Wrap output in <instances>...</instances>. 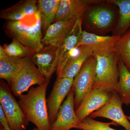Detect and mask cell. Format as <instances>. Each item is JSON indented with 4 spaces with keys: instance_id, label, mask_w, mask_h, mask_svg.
Masks as SVG:
<instances>
[{
    "instance_id": "cell-1",
    "label": "cell",
    "mask_w": 130,
    "mask_h": 130,
    "mask_svg": "<svg viewBox=\"0 0 130 130\" xmlns=\"http://www.w3.org/2000/svg\"><path fill=\"white\" fill-rule=\"evenodd\" d=\"M82 17L84 30L106 36L116 30L118 23V8L110 0H98L86 7Z\"/></svg>"
},
{
    "instance_id": "cell-2",
    "label": "cell",
    "mask_w": 130,
    "mask_h": 130,
    "mask_svg": "<svg viewBox=\"0 0 130 130\" xmlns=\"http://www.w3.org/2000/svg\"><path fill=\"white\" fill-rule=\"evenodd\" d=\"M49 82L33 87L18 97L19 105L26 119L41 130H51L46 94Z\"/></svg>"
},
{
    "instance_id": "cell-3",
    "label": "cell",
    "mask_w": 130,
    "mask_h": 130,
    "mask_svg": "<svg viewBox=\"0 0 130 130\" xmlns=\"http://www.w3.org/2000/svg\"><path fill=\"white\" fill-rule=\"evenodd\" d=\"M36 22L29 26L21 21H7L5 30L8 36L18 40L33 54L40 51L44 46L42 43L41 19L39 11L36 14Z\"/></svg>"
},
{
    "instance_id": "cell-4",
    "label": "cell",
    "mask_w": 130,
    "mask_h": 130,
    "mask_svg": "<svg viewBox=\"0 0 130 130\" xmlns=\"http://www.w3.org/2000/svg\"><path fill=\"white\" fill-rule=\"evenodd\" d=\"M94 55L96 75L93 87L105 88L118 94L119 59L117 54L113 51L101 56Z\"/></svg>"
},
{
    "instance_id": "cell-5",
    "label": "cell",
    "mask_w": 130,
    "mask_h": 130,
    "mask_svg": "<svg viewBox=\"0 0 130 130\" xmlns=\"http://www.w3.org/2000/svg\"><path fill=\"white\" fill-rule=\"evenodd\" d=\"M0 104L11 130H24L29 122L7 84L1 81Z\"/></svg>"
},
{
    "instance_id": "cell-6",
    "label": "cell",
    "mask_w": 130,
    "mask_h": 130,
    "mask_svg": "<svg viewBox=\"0 0 130 130\" xmlns=\"http://www.w3.org/2000/svg\"><path fill=\"white\" fill-rule=\"evenodd\" d=\"M96 58L92 54L73 79L72 87L74 91V105L76 109L93 89L96 75Z\"/></svg>"
},
{
    "instance_id": "cell-7",
    "label": "cell",
    "mask_w": 130,
    "mask_h": 130,
    "mask_svg": "<svg viewBox=\"0 0 130 130\" xmlns=\"http://www.w3.org/2000/svg\"><path fill=\"white\" fill-rule=\"evenodd\" d=\"M31 58H27L23 67L10 85L12 93L17 97L28 91L33 85L38 86L48 82L39 71Z\"/></svg>"
},
{
    "instance_id": "cell-8",
    "label": "cell",
    "mask_w": 130,
    "mask_h": 130,
    "mask_svg": "<svg viewBox=\"0 0 130 130\" xmlns=\"http://www.w3.org/2000/svg\"><path fill=\"white\" fill-rule=\"evenodd\" d=\"M113 93L108 89L93 87L75 110L79 121L81 122L106 105L109 101Z\"/></svg>"
},
{
    "instance_id": "cell-9",
    "label": "cell",
    "mask_w": 130,
    "mask_h": 130,
    "mask_svg": "<svg viewBox=\"0 0 130 130\" xmlns=\"http://www.w3.org/2000/svg\"><path fill=\"white\" fill-rule=\"evenodd\" d=\"M60 50L61 47L44 46L40 51L33 54L31 58L47 82H50L52 75L56 71Z\"/></svg>"
},
{
    "instance_id": "cell-10",
    "label": "cell",
    "mask_w": 130,
    "mask_h": 130,
    "mask_svg": "<svg viewBox=\"0 0 130 130\" xmlns=\"http://www.w3.org/2000/svg\"><path fill=\"white\" fill-rule=\"evenodd\" d=\"M82 15L77 18L72 29L61 47L59 62L56 71L57 77L61 75L73 51L78 47L82 39L84 30L82 26Z\"/></svg>"
},
{
    "instance_id": "cell-11",
    "label": "cell",
    "mask_w": 130,
    "mask_h": 130,
    "mask_svg": "<svg viewBox=\"0 0 130 130\" xmlns=\"http://www.w3.org/2000/svg\"><path fill=\"white\" fill-rule=\"evenodd\" d=\"M122 105L119 94L113 92L106 105L89 116L93 119L101 117L109 119L123 126L126 130H130V122L123 112Z\"/></svg>"
},
{
    "instance_id": "cell-12",
    "label": "cell",
    "mask_w": 130,
    "mask_h": 130,
    "mask_svg": "<svg viewBox=\"0 0 130 130\" xmlns=\"http://www.w3.org/2000/svg\"><path fill=\"white\" fill-rule=\"evenodd\" d=\"M73 79L67 78H57L51 93L47 100L49 118L51 125L56 116L63 101L72 88Z\"/></svg>"
},
{
    "instance_id": "cell-13",
    "label": "cell",
    "mask_w": 130,
    "mask_h": 130,
    "mask_svg": "<svg viewBox=\"0 0 130 130\" xmlns=\"http://www.w3.org/2000/svg\"><path fill=\"white\" fill-rule=\"evenodd\" d=\"M121 37L118 36H99L83 30L81 41L78 47L88 49L94 55H104L115 51L116 43Z\"/></svg>"
},
{
    "instance_id": "cell-14",
    "label": "cell",
    "mask_w": 130,
    "mask_h": 130,
    "mask_svg": "<svg viewBox=\"0 0 130 130\" xmlns=\"http://www.w3.org/2000/svg\"><path fill=\"white\" fill-rule=\"evenodd\" d=\"M74 93L72 87L61 106L51 130H70L80 123L74 110Z\"/></svg>"
},
{
    "instance_id": "cell-15",
    "label": "cell",
    "mask_w": 130,
    "mask_h": 130,
    "mask_svg": "<svg viewBox=\"0 0 130 130\" xmlns=\"http://www.w3.org/2000/svg\"><path fill=\"white\" fill-rule=\"evenodd\" d=\"M78 16L59 20L51 24L43 37V45L61 47L72 29Z\"/></svg>"
},
{
    "instance_id": "cell-16",
    "label": "cell",
    "mask_w": 130,
    "mask_h": 130,
    "mask_svg": "<svg viewBox=\"0 0 130 130\" xmlns=\"http://www.w3.org/2000/svg\"><path fill=\"white\" fill-rule=\"evenodd\" d=\"M38 11V1L22 0L2 10L0 18L7 21H19L26 16L35 14Z\"/></svg>"
},
{
    "instance_id": "cell-17",
    "label": "cell",
    "mask_w": 130,
    "mask_h": 130,
    "mask_svg": "<svg viewBox=\"0 0 130 130\" xmlns=\"http://www.w3.org/2000/svg\"><path fill=\"white\" fill-rule=\"evenodd\" d=\"M98 0H60L54 22L81 15L90 5Z\"/></svg>"
},
{
    "instance_id": "cell-18",
    "label": "cell",
    "mask_w": 130,
    "mask_h": 130,
    "mask_svg": "<svg viewBox=\"0 0 130 130\" xmlns=\"http://www.w3.org/2000/svg\"><path fill=\"white\" fill-rule=\"evenodd\" d=\"M78 51L76 54H72L67 64L58 78H67L74 79L81 68L92 54V52L85 47H78Z\"/></svg>"
},
{
    "instance_id": "cell-19",
    "label": "cell",
    "mask_w": 130,
    "mask_h": 130,
    "mask_svg": "<svg viewBox=\"0 0 130 130\" xmlns=\"http://www.w3.org/2000/svg\"><path fill=\"white\" fill-rule=\"evenodd\" d=\"M27 58L9 57L0 60V78L5 79L11 85L13 80L20 72L25 64Z\"/></svg>"
},
{
    "instance_id": "cell-20",
    "label": "cell",
    "mask_w": 130,
    "mask_h": 130,
    "mask_svg": "<svg viewBox=\"0 0 130 130\" xmlns=\"http://www.w3.org/2000/svg\"><path fill=\"white\" fill-rule=\"evenodd\" d=\"M60 0L38 1V11L41 19L42 29L44 33L54 23Z\"/></svg>"
},
{
    "instance_id": "cell-21",
    "label": "cell",
    "mask_w": 130,
    "mask_h": 130,
    "mask_svg": "<svg viewBox=\"0 0 130 130\" xmlns=\"http://www.w3.org/2000/svg\"><path fill=\"white\" fill-rule=\"evenodd\" d=\"M118 8V23L112 36L121 37L130 29V0H110Z\"/></svg>"
},
{
    "instance_id": "cell-22",
    "label": "cell",
    "mask_w": 130,
    "mask_h": 130,
    "mask_svg": "<svg viewBox=\"0 0 130 130\" xmlns=\"http://www.w3.org/2000/svg\"><path fill=\"white\" fill-rule=\"evenodd\" d=\"M119 87L118 93L122 104L130 105V72L124 63L119 59Z\"/></svg>"
},
{
    "instance_id": "cell-23",
    "label": "cell",
    "mask_w": 130,
    "mask_h": 130,
    "mask_svg": "<svg viewBox=\"0 0 130 130\" xmlns=\"http://www.w3.org/2000/svg\"><path fill=\"white\" fill-rule=\"evenodd\" d=\"M115 52L130 72V29L121 36L116 43Z\"/></svg>"
},
{
    "instance_id": "cell-24",
    "label": "cell",
    "mask_w": 130,
    "mask_h": 130,
    "mask_svg": "<svg viewBox=\"0 0 130 130\" xmlns=\"http://www.w3.org/2000/svg\"><path fill=\"white\" fill-rule=\"evenodd\" d=\"M4 48L7 55L12 58H24L31 57L33 53L18 40L12 39L9 44H5Z\"/></svg>"
},
{
    "instance_id": "cell-25",
    "label": "cell",
    "mask_w": 130,
    "mask_h": 130,
    "mask_svg": "<svg viewBox=\"0 0 130 130\" xmlns=\"http://www.w3.org/2000/svg\"><path fill=\"white\" fill-rule=\"evenodd\" d=\"M111 125L118 124L113 121L110 123L100 122L88 116L78 123L75 128L80 130H116L110 127Z\"/></svg>"
},
{
    "instance_id": "cell-26",
    "label": "cell",
    "mask_w": 130,
    "mask_h": 130,
    "mask_svg": "<svg viewBox=\"0 0 130 130\" xmlns=\"http://www.w3.org/2000/svg\"><path fill=\"white\" fill-rule=\"evenodd\" d=\"M0 122L1 126L5 130H11L7 116L2 107L0 105Z\"/></svg>"
},
{
    "instance_id": "cell-27",
    "label": "cell",
    "mask_w": 130,
    "mask_h": 130,
    "mask_svg": "<svg viewBox=\"0 0 130 130\" xmlns=\"http://www.w3.org/2000/svg\"><path fill=\"white\" fill-rule=\"evenodd\" d=\"M8 56L5 51L4 47L0 46V60H3L8 58Z\"/></svg>"
},
{
    "instance_id": "cell-28",
    "label": "cell",
    "mask_w": 130,
    "mask_h": 130,
    "mask_svg": "<svg viewBox=\"0 0 130 130\" xmlns=\"http://www.w3.org/2000/svg\"><path fill=\"white\" fill-rule=\"evenodd\" d=\"M0 130H5V129H4V128H3L2 126H1V128H0Z\"/></svg>"
},
{
    "instance_id": "cell-29",
    "label": "cell",
    "mask_w": 130,
    "mask_h": 130,
    "mask_svg": "<svg viewBox=\"0 0 130 130\" xmlns=\"http://www.w3.org/2000/svg\"><path fill=\"white\" fill-rule=\"evenodd\" d=\"M126 117H127V119H128V120L129 121H130V116H126Z\"/></svg>"
},
{
    "instance_id": "cell-30",
    "label": "cell",
    "mask_w": 130,
    "mask_h": 130,
    "mask_svg": "<svg viewBox=\"0 0 130 130\" xmlns=\"http://www.w3.org/2000/svg\"><path fill=\"white\" fill-rule=\"evenodd\" d=\"M33 130H41L39 129H38V128H35V129H33Z\"/></svg>"
}]
</instances>
